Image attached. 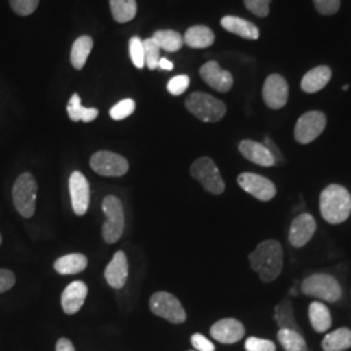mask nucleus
Wrapping results in <instances>:
<instances>
[{
    "label": "nucleus",
    "instance_id": "obj_25",
    "mask_svg": "<svg viewBox=\"0 0 351 351\" xmlns=\"http://www.w3.org/2000/svg\"><path fill=\"white\" fill-rule=\"evenodd\" d=\"M66 112H68L69 119L72 121H75V123H77V121L90 123V121H94L98 117V114H99V111L97 108H86V107H84L78 94H73L72 95L71 101H69L68 106H66Z\"/></svg>",
    "mask_w": 351,
    "mask_h": 351
},
{
    "label": "nucleus",
    "instance_id": "obj_33",
    "mask_svg": "<svg viewBox=\"0 0 351 351\" xmlns=\"http://www.w3.org/2000/svg\"><path fill=\"white\" fill-rule=\"evenodd\" d=\"M129 55L134 66H137L138 69H142L145 66V49H143V40H141V38H130Z\"/></svg>",
    "mask_w": 351,
    "mask_h": 351
},
{
    "label": "nucleus",
    "instance_id": "obj_38",
    "mask_svg": "<svg viewBox=\"0 0 351 351\" xmlns=\"http://www.w3.org/2000/svg\"><path fill=\"white\" fill-rule=\"evenodd\" d=\"M246 351H276V346L269 339L250 337L245 343Z\"/></svg>",
    "mask_w": 351,
    "mask_h": 351
},
{
    "label": "nucleus",
    "instance_id": "obj_30",
    "mask_svg": "<svg viewBox=\"0 0 351 351\" xmlns=\"http://www.w3.org/2000/svg\"><path fill=\"white\" fill-rule=\"evenodd\" d=\"M275 320L280 329H291L300 332V326L295 322L293 306L289 300H282L275 308Z\"/></svg>",
    "mask_w": 351,
    "mask_h": 351
},
{
    "label": "nucleus",
    "instance_id": "obj_9",
    "mask_svg": "<svg viewBox=\"0 0 351 351\" xmlns=\"http://www.w3.org/2000/svg\"><path fill=\"white\" fill-rule=\"evenodd\" d=\"M90 165L95 173L103 177H121L129 169L125 158L111 151L95 152L90 159Z\"/></svg>",
    "mask_w": 351,
    "mask_h": 351
},
{
    "label": "nucleus",
    "instance_id": "obj_21",
    "mask_svg": "<svg viewBox=\"0 0 351 351\" xmlns=\"http://www.w3.org/2000/svg\"><path fill=\"white\" fill-rule=\"evenodd\" d=\"M221 26L226 29V32L233 33L236 36L245 39H250V40H256L261 33L258 26L254 25L250 21L243 20L241 17L236 16H226L221 19L220 21Z\"/></svg>",
    "mask_w": 351,
    "mask_h": 351
},
{
    "label": "nucleus",
    "instance_id": "obj_37",
    "mask_svg": "<svg viewBox=\"0 0 351 351\" xmlns=\"http://www.w3.org/2000/svg\"><path fill=\"white\" fill-rule=\"evenodd\" d=\"M246 8L258 17H267L269 14L271 0H243Z\"/></svg>",
    "mask_w": 351,
    "mask_h": 351
},
{
    "label": "nucleus",
    "instance_id": "obj_26",
    "mask_svg": "<svg viewBox=\"0 0 351 351\" xmlns=\"http://www.w3.org/2000/svg\"><path fill=\"white\" fill-rule=\"evenodd\" d=\"M351 348V330L348 328H339L326 335L323 339L324 351H343Z\"/></svg>",
    "mask_w": 351,
    "mask_h": 351
},
{
    "label": "nucleus",
    "instance_id": "obj_3",
    "mask_svg": "<svg viewBox=\"0 0 351 351\" xmlns=\"http://www.w3.org/2000/svg\"><path fill=\"white\" fill-rule=\"evenodd\" d=\"M185 106L189 112L204 123H217L226 113V106L223 101L199 91L190 94L185 101Z\"/></svg>",
    "mask_w": 351,
    "mask_h": 351
},
{
    "label": "nucleus",
    "instance_id": "obj_41",
    "mask_svg": "<svg viewBox=\"0 0 351 351\" xmlns=\"http://www.w3.org/2000/svg\"><path fill=\"white\" fill-rule=\"evenodd\" d=\"M16 284V276L10 269H0V294L13 288Z\"/></svg>",
    "mask_w": 351,
    "mask_h": 351
},
{
    "label": "nucleus",
    "instance_id": "obj_8",
    "mask_svg": "<svg viewBox=\"0 0 351 351\" xmlns=\"http://www.w3.org/2000/svg\"><path fill=\"white\" fill-rule=\"evenodd\" d=\"M150 308L152 314L160 316L173 324H181L186 322V313L181 302L171 293H167V291L154 293L150 298Z\"/></svg>",
    "mask_w": 351,
    "mask_h": 351
},
{
    "label": "nucleus",
    "instance_id": "obj_32",
    "mask_svg": "<svg viewBox=\"0 0 351 351\" xmlns=\"http://www.w3.org/2000/svg\"><path fill=\"white\" fill-rule=\"evenodd\" d=\"M143 49H145V65L151 71L158 69L159 60H160V47L156 45V42L152 38H149L143 40Z\"/></svg>",
    "mask_w": 351,
    "mask_h": 351
},
{
    "label": "nucleus",
    "instance_id": "obj_24",
    "mask_svg": "<svg viewBox=\"0 0 351 351\" xmlns=\"http://www.w3.org/2000/svg\"><path fill=\"white\" fill-rule=\"evenodd\" d=\"M308 316L311 326L317 333H324L332 326V315L326 304L320 302H313L308 308Z\"/></svg>",
    "mask_w": 351,
    "mask_h": 351
},
{
    "label": "nucleus",
    "instance_id": "obj_2",
    "mask_svg": "<svg viewBox=\"0 0 351 351\" xmlns=\"http://www.w3.org/2000/svg\"><path fill=\"white\" fill-rule=\"evenodd\" d=\"M319 206L326 223H345L351 213L350 193L341 185H329L322 191Z\"/></svg>",
    "mask_w": 351,
    "mask_h": 351
},
{
    "label": "nucleus",
    "instance_id": "obj_15",
    "mask_svg": "<svg viewBox=\"0 0 351 351\" xmlns=\"http://www.w3.org/2000/svg\"><path fill=\"white\" fill-rule=\"evenodd\" d=\"M203 81L219 93H228L233 88V75L230 72L220 68L217 62L204 64L199 71Z\"/></svg>",
    "mask_w": 351,
    "mask_h": 351
},
{
    "label": "nucleus",
    "instance_id": "obj_45",
    "mask_svg": "<svg viewBox=\"0 0 351 351\" xmlns=\"http://www.w3.org/2000/svg\"><path fill=\"white\" fill-rule=\"evenodd\" d=\"M0 245H1V234H0Z\"/></svg>",
    "mask_w": 351,
    "mask_h": 351
},
{
    "label": "nucleus",
    "instance_id": "obj_27",
    "mask_svg": "<svg viewBox=\"0 0 351 351\" xmlns=\"http://www.w3.org/2000/svg\"><path fill=\"white\" fill-rule=\"evenodd\" d=\"M91 50H93V38L82 36L75 39L72 46V52H71V62L75 69L80 71L85 66Z\"/></svg>",
    "mask_w": 351,
    "mask_h": 351
},
{
    "label": "nucleus",
    "instance_id": "obj_16",
    "mask_svg": "<svg viewBox=\"0 0 351 351\" xmlns=\"http://www.w3.org/2000/svg\"><path fill=\"white\" fill-rule=\"evenodd\" d=\"M211 336L220 343L232 345L245 336V326L236 319H223L211 326Z\"/></svg>",
    "mask_w": 351,
    "mask_h": 351
},
{
    "label": "nucleus",
    "instance_id": "obj_29",
    "mask_svg": "<svg viewBox=\"0 0 351 351\" xmlns=\"http://www.w3.org/2000/svg\"><path fill=\"white\" fill-rule=\"evenodd\" d=\"M151 38L156 42L160 50L168 51V52L181 50L184 45V38L175 30H158Z\"/></svg>",
    "mask_w": 351,
    "mask_h": 351
},
{
    "label": "nucleus",
    "instance_id": "obj_1",
    "mask_svg": "<svg viewBox=\"0 0 351 351\" xmlns=\"http://www.w3.org/2000/svg\"><path fill=\"white\" fill-rule=\"evenodd\" d=\"M251 268L261 276L264 282H272L281 275L284 265V251L276 239L261 242L249 255Z\"/></svg>",
    "mask_w": 351,
    "mask_h": 351
},
{
    "label": "nucleus",
    "instance_id": "obj_4",
    "mask_svg": "<svg viewBox=\"0 0 351 351\" xmlns=\"http://www.w3.org/2000/svg\"><path fill=\"white\" fill-rule=\"evenodd\" d=\"M38 185L34 176L23 173L19 176L13 185V204L23 217L30 219L36 213Z\"/></svg>",
    "mask_w": 351,
    "mask_h": 351
},
{
    "label": "nucleus",
    "instance_id": "obj_13",
    "mask_svg": "<svg viewBox=\"0 0 351 351\" xmlns=\"http://www.w3.org/2000/svg\"><path fill=\"white\" fill-rule=\"evenodd\" d=\"M69 193H71L72 207L75 215L78 216L85 215L90 204V185H88V178L78 171H75L71 175Z\"/></svg>",
    "mask_w": 351,
    "mask_h": 351
},
{
    "label": "nucleus",
    "instance_id": "obj_19",
    "mask_svg": "<svg viewBox=\"0 0 351 351\" xmlns=\"http://www.w3.org/2000/svg\"><path fill=\"white\" fill-rule=\"evenodd\" d=\"M128 259L123 251H117L113 255L112 261L106 267L104 277L108 285L113 289H123L128 280Z\"/></svg>",
    "mask_w": 351,
    "mask_h": 351
},
{
    "label": "nucleus",
    "instance_id": "obj_23",
    "mask_svg": "<svg viewBox=\"0 0 351 351\" xmlns=\"http://www.w3.org/2000/svg\"><path fill=\"white\" fill-rule=\"evenodd\" d=\"M88 258L84 254H68L56 259L53 268L60 275H75L86 269Z\"/></svg>",
    "mask_w": 351,
    "mask_h": 351
},
{
    "label": "nucleus",
    "instance_id": "obj_40",
    "mask_svg": "<svg viewBox=\"0 0 351 351\" xmlns=\"http://www.w3.org/2000/svg\"><path fill=\"white\" fill-rule=\"evenodd\" d=\"M191 345L195 351H215V345L208 339H206L201 333H195L191 336Z\"/></svg>",
    "mask_w": 351,
    "mask_h": 351
},
{
    "label": "nucleus",
    "instance_id": "obj_11",
    "mask_svg": "<svg viewBox=\"0 0 351 351\" xmlns=\"http://www.w3.org/2000/svg\"><path fill=\"white\" fill-rule=\"evenodd\" d=\"M239 185L246 193H249L258 201L268 202L275 198L276 186L275 184L265 178L263 176L256 173H242L237 178Z\"/></svg>",
    "mask_w": 351,
    "mask_h": 351
},
{
    "label": "nucleus",
    "instance_id": "obj_42",
    "mask_svg": "<svg viewBox=\"0 0 351 351\" xmlns=\"http://www.w3.org/2000/svg\"><path fill=\"white\" fill-rule=\"evenodd\" d=\"M264 145H265V147H267L268 150L271 151L272 156L275 158L276 164L284 163V156H282L281 151L277 147L276 143H275L272 139L269 138V137H265V138H264Z\"/></svg>",
    "mask_w": 351,
    "mask_h": 351
},
{
    "label": "nucleus",
    "instance_id": "obj_10",
    "mask_svg": "<svg viewBox=\"0 0 351 351\" xmlns=\"http://www.w3.org/2000/svg\"><path fill=\"white\" fill-rule=\"evenodd\" d=\"M326 125V117L324 113L320 111L303 113L295 124L294 137L302 145H307L320 137Z\"/></svg>",
    "mask_w": 351,
    "mask_h": 351
},
{
    "label": "nucleus",
    "instance_id": "obj_14",
    "mask_svg": "<svg viewBox=\"0 0 351 351\" xmlns=\"http://www.w3.org/2000/svg\"><path fill=\"white\" fill-rule=\"evenodd\" d=\"M316 230V221L310 213H301L297 216L289 230V242L293 247H303L308 241L313 239Z\"/></svg>",
    "mask_w": 351,
    "mask_h": 351
},
{
    "label": "nucleus",
    "instance_id": "obj_12",
    "mask_svg": "<svg viewBox=\"0 0 351 351\" xmlns=\"http://www.w3.org/2000/svg\"><path fill=\"white\" fill-rule=\"evenodd\" d=\"M289 99V86L287 80L280 75L267 77L263 85V101L269 108L280 110Z\"/></svg>",
    "mask_w": 351,
    "mask_h": 351
},
{
    "label": "nucleus",
    "instance_id": "obj_35",
    "mask_svg": "<svg viewBox=\"0 0 351 351\" xmlns=\"http://www.w3.org/2000/svg\"><path fill=\"white\" fill-rule=\"evenodd\" d=\"M190 84V78L186 75H176L173 78L169 80L168 85H167V90L169 94L178 97L181 94H184L189 88Z\"/></svg>",
    "mask_w": 351,
    "mask_h": 351
},
{
    "label": "nucleus",
    "instance_id": "obj_46",
    "mask_svg": "<svg viewBox=\"0 0 351 351\" xmlns=\"http://www.w3.org/2000/svg\"><path fill=\"white\" fill-rule=\"evenodd\" d=\"M189 351H195V350H189Z\"/></svg>",
    "mask_w": 351,
    "mask_h": 351
},
{
    "label": "nucleus",
    "instance_id": "obj_36",
    "mask_svg": "<svg viewBox=\"0 0 351 351\" xmlns=\"http://www.w3.org/2000/svg\"><path fill=\"white\" fill-rule=\"evenodd\" d=\"M13 12L20 16H29L37 10L39 0H10Z\"/></svg>",
    "mask_w": 351,
    "mask_h": 351
},
{
    "label": "nucleus",
    "instance_id": "obj_7",
    "mask_svg": "<svg viewBox=\"0 0 351 351\" xmlns=\"http://www.w3.org/2000/svg\"><path fill=\"white\" fill-rule=\"evenodd\" d=\"M190 175L197 181H199L202 186L211 194L219 195L223 194L226 190V184L220 175L217 165L213 163V159L208 156L199 158L191 164Z\"/></svg>",
    "mask_w": 351,
    "mask_h": 351
},
{
    "label": "nucleus",
    "instance_id": "obj_22",
    "mask_svg": "<svg viewBox=\"0 0 351 351\" xmlns=\"http://www.w3.org/2000/svg\"><path fill=\"white\" fill-rule=\"evenodd\" d=\"M215 34L210 27L204 25H195L189 27L184 37V43L191 49H207L213 46Z\"/></svg>",
    "mask_w": 351,
    "mask_h": 351
},
{
    "label": "nucleus",
    "instance_id": "obj_18",
    "mask_svg": "<svg viewBox=\"0 0 351 351\" xmlns=\"http://www.w3.org/2000/svg\"><path fill=\"white\" fill-rule=\"evenodd\" d=\"M239 150L243 158H246L251 163L261 165V167H272L275 165V158L272 156L271 151L265 147L264 143H259L251 139L241 141Z\"/></svg>",
    "mask_w": 351,
    "mask_h": 351
},
{
    "label": "nucleus",
    "instance_id": "obj_6",
    "mask_svg": "<svg viewBox=\"0 0 351 351\" xmlns=\"http://www.w3.org/2000/svg\"><path fill=\"white\" fill-rule=\"evenodd\" d=\"M302 293L330 303L339 302L342 297L339 281L328 274H314L306 277L302 282Z\"/></svg>",
    "mask_w": 351,
    "mask_h": 351
},
{
    "label": "nucleus",
    "instance_id": "obj_17",
    "mask_svg": "<svg viewBox=\"0 0 351 351\" xmlns=\"http://www.w3.org/2000/svg\"><path fill=\"white\" fill-rule=\"evenodd\" d=\"M88 289L82 281H73L62 294V307L66 315H73L81 310L88 297Z\"/></svg>",
    "mask_w": 351,
    "mask_h": 351
},
{
    "label": "nucleus",
    "instance_id": "obj_39",
    "mask_svg": "<svg viewBox=\"0 0 351 351\" xmlns=\"http://www.w3.org/2000/svg\"><path fill=\"white\" fill-rule=\"evenodd\" d=\"M316 11L326 16H332L339 12L341 0H314Z\"/></svg>",
    "mask_w": 351,
    "mask_h": 351
},
{
    "label": "nucleus",
    "instance_id": "obj_43",
    "mask_svg": "<svg viewBox=\"0 0 351 351\" xmlns=\"http://www.w3.org/2000/svg\"><path fill=\"white\" fill-rule=\"evenodd\" d=\"M56 351H75V349L71 339L63 337L56 342Z\"/></svg>",
    "mask_w": 351,
    "mask_h": 351
},
{
    "label": "nucleus",
    "instance_id": "obj_28",
    "mask_svg": "<svg viewBox=\"0 0 351 351\" xmlns=\"http://www.w3.org/2000/svg\"><path fill=\"white\" fill-rule=\"evenodd\" d=\"M110 7L114 21L120 24L133 20L137 14L136 0H110Z\"/></svg>",
    "mask_w": 351,
    "mask_h": 351
},
{
    "label": "nucleus",
    "instance_id": "obj_31",
    "mask_svg": "<svg viewBox=\"0 0 351 351\" xmlns=\"http://www.w3.org/2000/svg\"><path fill=\"white\" fill-rule=\"evenodd\" d=\"M277 337L285 351H307V343L297 330L280 329Z\"/></svg>",
    "mask_w": 351,
    "mask_h": 351
},
{
    "label": "nucleus",
    "instance_id": "obj_34",
    "mask_svg": "<svg viewBox=\"0 0 351 351\" xmlns=\"http://www.w3.org/2000/svg\"><path fill=\"white\" fill-rule=\"evenodd\" d=\"M136 110V101L133 99H124V101H119L113 106L110 110V116L113 120L120 121L124 120L126 117H129L132 113Z\"/></svg>",
    "mask_w": 351,
    "mask_h": 351
},
{
    "label": "nucleus",
    "instance_id": "obj_44",
    "mask_svg": "<svg viewBox=\"0 0 351 351\" xmlns=\"http://www.w3.org/2000/svg\"><path fill=\"white\" fill-rule=\"evenodd\" d=\"M175 68V65L172 62H169L168 59H165V58H162L160 60H159V65H158V69H163V71H172Z\"/></svg>",
    "mask_w": 351,
    "mask_h": 351
},
{
    "label": "nucleus",
    "instance_id": "obj_20",
    "mask_svg": "<svg viewBox=\"0 0 351 351\" xmlns=\"http://www.w3.org/2000/svg\"><path fill=\"white\" fill-rule=\"evenodd\" d=\"M330 78H332V69L326 65H319L303 75L301 82L302 90L307 94L317 93L326 88Z\"/></svg>",
    "mask_w": 351,
    "mask_h": 351
},
{
    "label": "nucleus",
    "instance_id": "obj_5",
    "mask_svg": "<svg viewBox=\"0 0 351 351\" xmlns=\"http://www.w3.org/2000/svg\"><path fill=\"white\" fill-rule=\"evenodd\" d=\"M106 221L101 226L103 239L107 243H114L123 236L125 226V216L121 201L114 195H107L101 203Z\"/></svg>",
    "mask_w": 351,
    "mask_h": 351
}]
</instances>
